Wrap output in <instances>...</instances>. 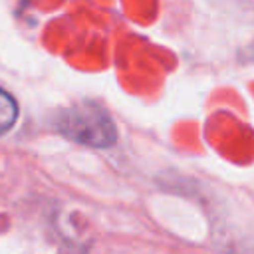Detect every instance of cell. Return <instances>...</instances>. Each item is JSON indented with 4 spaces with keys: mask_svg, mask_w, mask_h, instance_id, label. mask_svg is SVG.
Here are the masks:
<instances>
[{
    "mask_svg": "<svg viewBox=\"0 0 254 254\" xmlns=\"http://www.w3.org/2000/svg\"><path fill=\"white\" fill-rule=\"evenodd\" d=\"M18 119V105H16V99L4 91L0 87V135L10 131L12 125L16 123Z\"/></svg>",
    "mask_w": 254,
    "mask_h": 254,
    "instance_id": "7a4b0ae2",
    "label": "cell"
},
{
    "mask_svg": "<svg viewBox=\"0 0 254 254\" xmlns=\"http://www.w3.org/2000/svg\"><path fill=\"white\" fill-rule=\"evenodd\" d=\"M58 129L69 139L93 147H107L117 139V131L109 115L89 101L73 105L69 111H65L58 123Z\"/></svg>",
    "mask_w": 254,
    "mask_h": 254,
    "instance_id": "6da1fadb",
    "label": "cell"
}]
</instances>
